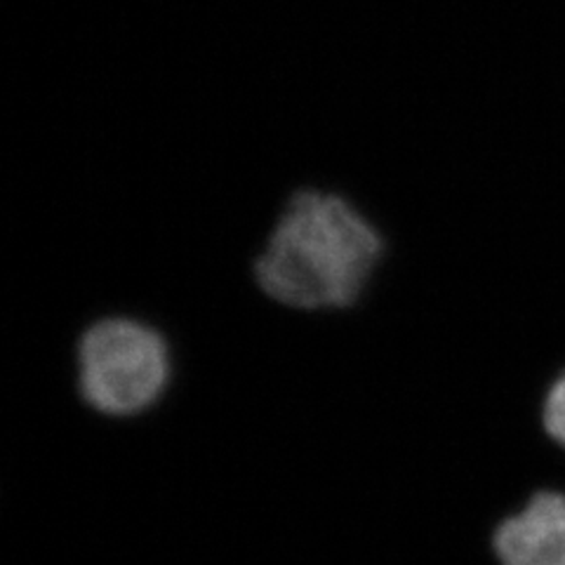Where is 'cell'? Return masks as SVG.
<instances>
[{
  "instance_id": "cell-1",
  "label": "cell",
  "mask_w": 565,
  "mask_h": 565,
  "mask_svg": "<svg viewBox=\"0 0 565 565\" xmlns=\"http://www.w3.org/2000/svg\"><path fill=\"white\" fill-rule=\"evenodd\" d=\"M388 255L377 220L347 193L302 186L282 203L253 259L257 290L305 316L356 309Z\"/></svg>"
},
{
  "instance_id": "cell-2",
  "label": "cell",
  "mask_w": 565,
  "mask_h": 565,
  "mask_svg": "<svg viewBox=\"0 0 565 565\" xmlns=\"http://www.w3.org/2000/svg\"><path fill=\"white\" fill-rule=\"evenodd\" d=\"M177 375L170 334L137 313H104L87 323L74 347V386L104 417H137L161 403Z\"/></svg>"
},
{
  "instance_id": "cell-3",
  "label": "cell",
  "mask_w": 565,
  "mask_h": 565,
  "mask_svg": "<svg viewBox=\"0 0 565 565\" xmlns=\"http://www.w3.org/2000/svg\"><path fill=\"white\" fill-rule=\"evenodd\" d=\"M490 552L500 565H565V492L535 490L492 527Z\"/></svg>"
},
{
  "instance_id": "cell-4",
  "label": "cell",
  "mask_w": 565,
  "mask_h": 565,
  "mask_svg": "<svg viewBox=\"0 0 565 565\" xmlns=\"http://www.w3.org/2000/svg\"><path fill=\"white\" fill-rule=\"evenodd\" d=\"M542 429L565 450V367L550 382L540 408Z\"/></svg>"
}]
</instances>
